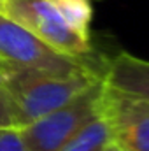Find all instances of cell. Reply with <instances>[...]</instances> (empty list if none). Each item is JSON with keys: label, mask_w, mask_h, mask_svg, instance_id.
Masks as SVG:
<instances>
[{"label": "cell", "mask_w": 149, "mask_h": 151, "mask_svg": "<svg viewBox=\"0 0 149 151\" xmlns=\"http://www.w3.org/2000/svg\"><path fill=\"white\" fill-rule=\"evenodd\" d=\"M102 81L82 91L67 106L46 114L37 121L21 127L23 139L30 151H58L75 132L98 114Z\"/></svg>", "instance_id": "4"}, {"label": "cell", "mask_w": 149, "mask_h": 151, "mask_svg": "<svg viewBox=\"0 0 149 151\" xmlns=\"http://www.w3.org/2000/svg\"><path fill=\"white\" fill-rule=\"evenodd\" d=\"M0 151H30L23 139L21 128H0Z\"/></svg>", "instance_id": "9"}, {"label": "cell", "mask_w": 149, "mask_h": 151, "mask_svg": "<svg viewBox=\"0 0 149 151\" xmlns=\"http://www.w3.org/2000/svg\"><path fill=\"white\" fill-rule=\"evenodd\" d=\"M102 83L117 91L149 102V60L119 53L102 72Z\"/></svg>", "instance_id": "6"}, {"label": "cell", "mask_w": 149, "mask_h": 151, "mask_svg": "<svg viewBox=\"0 0 149 151\" xmlns=\"http://www.w3.org/2000/svg\"><path fill=\"white\" fill-rule=\"evenodd\" d=\"M11 69H12V67H9L5 62H2V60H0V84H2V81L5 79V76H7V72H9Z\"/></svg>", "instance_id": "11"}, {"label": "cell", "mask_w": 149, "mask_h": 151, "mask_svg": "<svg viewBox=\"0 0 149 151\" xmlns=\"http://www.w3.org/2000/svg\"><path fill=\"white\" fill-rule=\"evenodd\" d=\"M9 127H18L16 114H14L11 97L7 95L5 88L0 84V128H9Z\"/></svg>", "instance_id": "10"}, {"label": "cell", "mask_w": 149, "mask_h": 151, "mask_svg": "<svg viewBox=\"0 0 149 151\" xmlns=\"http://www.w3.org/2000/svg\"><path fill=\"white\" fill-rule=\"evenodd\" d=\"M104 151H121V150H119L116 144H112V142H111V144H109V146H107V148H105Z\"/></svg>", "instance_id": "12"}, {"label": "cell", "mask_w": 149, "mask_h": 151, "mask_svg": "<svg viewBox=\"0 0 149 151\" xmlns=\"http://www.w3.org/2000/svg\"><path fill=\"white\" fill-rule=\"evenodd\" d=\"M102 81V72L84 69L69 74L11 69L2 86L11 97L18 127H27L53 113Z\"/></svg>", "instance_id": "1"}, {"label": "cell", "mask_w": 149, "mask_h": 151, "mask_svg": "<svg viewBox=\"0 0 149 151\" xmlns=\"http://www.w3.org/2000/svg\"><path fill=\"white\" fill-rule=\"evenodd\" d=\"M2 16L27 28L44 44L69 58L86 60L91 53L90 39L75 34L51 0H5Z\"/></svg>", "instance_id": "2"}, {"label": "cell", "mask_w": 149, "mask_h": 151, "mask_svg": "<svg viewBox=\"0 0 149 151\" xmlns=\"http://www.w3.org/2000/svg\"><path fill=\"white\" fill-rule=\"evenodd\" d=\"M0 60L12 69L44 70L56 74H69L84 69H93L86 60L69 58L47 44H44L32 32L0 14Z\"/></svg>", "instance_id": "3"}, {"label": "cell", "mask_w": 149, "mask_h": 151, "mask_svg": "<svg viewBox=\"0 0 149 151\" xmlns=\"http://www.w3.org/2000/svg\"><path fill=\"white\" fill-rule=\"evenodd\" d=\"M63 21L75 34L90 39V25L93 19L91 0H51Z\"/></svg>", "instance_id": "8"}, {"label": "cell", "mask_w": 149, "mask_h": 151, "mask_svg": "<svg viewBox=\"0 0 149 151\" xmlns=\"http://www.w3.org/2000/svg\"><path fill=\"white\" fill-rule=\"evenodd\" d=\"M98 114L121 151H149V102L102 83Z\"/></svg>", "instance_id": "5"}, {"label": "cell", "mask_w": 149, "mask_h": 151, "mask_svg": "<svg viewBox=\"0 0 149 151\" xmlns=\"http://www.w3.org/2000/svg\"><path fill=\"white\" fill-rule=\"evenodd\" d=\"M111 142L109 127L105 119L97 114L84 127H81L58 151H104Z\"/></svg>", "instance_id": "7"}, {"label": "cell", "mask_w": 149, "mask_h": 151, "mask_svg": "<svg viewBox=\"0 0 149 151\" xmlns=\"http://www.w3.org/2000/svg\"><path fill=\"white\" fill-rule=\"evenodd\" d=\"M4 5H5V0H0V14H4Z\"/></svg>", "instance_id": "13"}]
</instances>
